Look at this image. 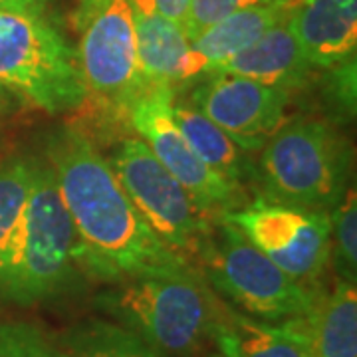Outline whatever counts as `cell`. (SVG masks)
Instances as JSON below:
<instances>
[{
    "label": "cell",
    "mask_w": 357,
    "mask_h": 357,
    "mask_svg": "<svg viewBox=\"0 0 357 357\" xmlns=\"http://www.w3.org/2000/svg\"><path fill=\"white\" fill-rule=\"evenodd\" d=\"M197 255H201L208 282L250 318L262 321L304 318L318 304V294L312 286L282 272L222 218L208 227Z\"/></svg>",
    "instance_id": "cell-6"
},
{
    "label": "cell",
    "mask_w": 357,
    "mask_h": 357,
    "mask_svg": "<svg viewBox=\"0 0 357 357\" xmlns=\"http://www.w3.org/2000/svg\"><path fill=\"white\" fill-rule=\"evenodd\" d=\"M100 304L117 324L171 356H192L206 337H215L222 318L195 268L119 282L115 290L103 294Z\"/></svg>",
    "instance_id": "cell-2"
},
{
    "label": "cell",
    "mask_w": 357,
    "mask_h": 357,
    "mask_svg": "<svg viewBox=\"0 0 357 357\" xmlns=\"http://www.w3.org/2000/svg\"><path fill=\"white\" fill-rule=\"evenodd\" d=\"M46 159L76 232L82 272L123 282L192 268L187 256L163 243L141 217L107 159L84 131L56 129L48 137Z\"/></svg>",
    "instance_id": "cell-1"
},
{
    "label": "cell",
    "mask_w": 357,
    "mask_h": 357,
    "mask_svg": "<svg viewBox=\"0 0 357 357\" xmlns=\"http://www.w3.org/2000/svg\"><path fill=\"white\" fill-rule=\"evenodd\" d=\"M215 357H225V356H222V354H217V356H215Z\"/></svg>",
    "instance_id": "cell-28"
},
{
    "label": "cell",
    "mask_w": 357,
    "mask_h": 357,
    "mask_svg": "<svg viewBox=\"0 0 357 357\" xmlns=\"http://www.w3.org/2000/svg\"><path fill=\"white\" fill-rule=\"evenodd\" d=\"M260 2L264 0H191L187 8V16H185L183 32L187 40L192 42L197 36H201L206 28L225 20L230 14L260 4Z\"/></svg>",
    "instance_id": "cell-23"
},
{
    "label": "cell",
    "mask_w": 357,
    "mask_h": 357,
    "mask_svg": "<svg viewBox=\"0 0 357 357\" xmlns=\"http://www.w3.org/2000/svg\"><path fill=\"white\" fill-rule=\"evenodd\" d=\"M268 260L312 286L332 256V217L258 199L220 215Z\"/></svg>",
    "instance_id": "cell-9"
},
{
    "label": "cell",
    "mask_w": 357,
    "mask_h": 357,
    "mask_svg": "<svg viewBox=\"0 0 357 357\" xmlns=\"http://www.w3.org/2000/svg\"><path fill=\"white\" fill-rule=\"evenodd\" d=\"M173 88H147L129 107L131 126L157 161L191 195L201 213H227L243 201L241 187L229 183L195 155L173 119Z\"/></svg>",
    "instance_id": "cell-10"
},
{
    "label": "cell",
    "mask_w": 357,
    "mask_h": 357,
    "mask_svg": "<svg viewBox=\"0 0 357 357\" xmlns=\"http://www.w3.org/2000/svg\"><path fill=\"white\" fill-rule=\"evenodd\" d=\"M70 357H161L159 351L121 324L86 319L66 335Z\"/></svg>",
    "instance_id": "cell-20"
},
{
    "label": "cell",
    "mask_w": 357,
    "mask_h": 357,
    "mask_svg": "<svg viewBox=\"0 0 357 357\" xmlns=\"http://www.w3.org/2000/svg\"><path fill=\"white\" fill-rule=\"evenodd\" d=\"M294 0H264L230 14L192 40L178 82L208 76L215 68L255 44L266 30L288 18Z\"/></svg>",
    "instance_id": "cell-12"
},
{
    "label": "cell",
    "mask_w": 357,
    "mask_h": 357,
    "mask_svg": "<svg viewBox=\"0 0 357 357\" xmlns=\"http://www.w3.org/2000/svg\"><path fill=\"white\" fill-rule=\"evenodd\" d=\"M131 8L137 60L145 88L177 84L191 46L183 28L157 13L153 0H131Z\"/></svg>",
    "instance_id": "cell-16"
},
{
    "label": "cell",
    "mask_w": 357,
    "mask_h": 357,
    "mask_svg": "<svg viewBox=\"0 0 357 357\" xmlns=\"http://www.w3.org/2000/svg\"><path fill=\"white\" fill-rule=\"evenodd\" d=\"M50 0H0V10L4 13H22L46 16Z\"/></svg>",
    "instance_id": "cell-26"
},
{
    "label": "cell",
    "mask_w": 357,
    "mask_h": 357,
    "mask_svg": "<svg viewBox=\"0 0 357 357\" xmlns=\"http://www.w3.org/2000/svg\"><path fill=\"white\" fill-rule=\"evenodd\" d=\"M314 357H357L356 280L335 284L307 316Z\"/></svg>",
    "instance_id": "cell-18"
},
{
    "label": "cell",
    "mask_w": 357,
    "mask_h": 357,
    "mask_svg": "<svg viewBox=\"0 0 357 357\" xmlns=\"http://www.w3.org/2000/svg\"><path fill=\"white\" fill-rule=\"evenodd\" d=\"M330 82H328V93L330 102L347 117L356 114V58H349L342 64L333 66L328 70Z\"/></svg>",
    "instance_id": "cell-24"
},
{
    "label": "cell",
    "mask_w": 357,
    "mask_h": 357,
    "mask_svg": "<svg viewBox=\"0 0 357 357\" xmlns=\"http://www.w3.org/2000/svg\"><path fill=\"white\" fill-rule=\"evenodd\" d=\"M189 2L191 0H153L157 13L161 14V16H165L169 22L181 26V28L185 24Z\"/></svg>",
    "instance_id": "cell-25"
},
{
    "label": "cell",
    "mask_w": 357,
    "mask_h": 357,
    "mask_svg": "<svg viewBox=\"0 0 357 357\" xmlns=\"http://www.w3.org/2000/svg\"><path fill=\"white\" fill-rule=\"evenodd\" d=\"M0 357H70L40 328L26 321L0 324Z\"/></svg>",
    "instance_id": "cell-22"
},
{
    "label": "cell",
    "mask_w": 357,
    "mask_h": 357,
    "mask_svg": "<svg viewBox=\"0 0 357 357\" xmlns=\"http://www.w3.org/2000/svg\"><path fill=\"white\" fill-rule=\"evenodd\" d=\"M312 70L314 66L306 60L292 28L288 24V18H284L282 22L266 30L255 44H250L225 64L215 68L208 76H243L272 88L290 91L302 88Z\"/></svg>",
    "instance_id": "cell-14"
},
{
    "label": "cell",
    "mask_w": 357,
    "mask_h": 357,
    "mask_svg": "<svg viewBox=\"0 0 357 357\" xmlns=\"http://www.w3.org/2000/svg\"><path fill=\"white\" fill-rule=\"evenodd\" d=\"M77 24L76 56L88 98L129 112L147 89L137 60L131 0H84Z\"/></svg>",
    "instance_id": "cell-7"
},
{
    "label": "cell",
    "mask_w": 357,
    "mask_h": 357,
    "mask_svg": "<svg viewBox=\"0 0 357 357\" xmlns=\"http://www.w3.org/2000/svg\"><path fill=\"white\" fill-rule=\"evenodd\" d=\"M332 255L333 264L344 280H356L357 268V201L356 189L349 187L333 208Z\"/></svg>",
    "instance_id": "cell-21"
},
{
    "label": "cell",
    "mask_w": 357,
    "mask_h": 357,
    "mask_svg": "<svg viewBox=\"0 0 357 357\" xmlns=\"http://www.w3.org/2000/svg\"><path fill=\"white\" fill-rule=\"evenodd\" d=\"M260 151L262 201L332 215L349 189V145L326 121L284 123Z\"/></svg>",
    "instance_id": "cell-3"
},
{
    "label": "cell",
    "mask_w": 357,
    "mask_h": 357,
    "mask_svg": "<svg viewBox=\"0 0 357 357\" xmlns=\"http://www.w3.org/2000/svg\"><path fill=\"white\" fill-rule=\"evenodd\" d=\"M0 86L48 114L76 112L88 100L76 52L36 14L0 10Z\"/></svg>",
    "instance_id": "cell-5"
},
{
    "label": "cell",
    "mask_w": 357,
    "mask_h": 357,
    "mask_svg": "<svg viewBox=\"0 0 357 357\" xmlns=\"http://www.w3.org/2000/svg\"><path fill=\"white\" fill-rule=\"evenodd\" d=\"M36 157H10L0 163V302L13 272L16 243L26 197L32 185Z\"/></svg>",
    "instance_id": "cell-19"
},
{
    "label": "cell",
    "mask_w": 357,
    "mask_h": 357,
    "mask_svg": "<svg viewBox=\"0 0 357 357\" xmlns=\"http://www.w3.org/2000/svg\"><path fill=\"white\" fill-rule=\"evenodd\" d=\"M107 163L155 234L181 255H197L211 225L147 143L141 137L123 139Z\"/></svg>",
    "instance_id": "cell-8"
},
{
    "label": "cell",
    "mask_w": 357,
    "mask_h": 357,
    "mask_svg": "<svg viewBox=\"0 0 357 357\" xmlns=\"http://www.w3.org/2000/svg\"><path fill=\"white\" fill-rule=\"evenodd\" d=\"M290 91L255 79L215 74L192 93V107L222 129L241 149L260 151L284 126Z\"/></svg>",
    "instance_id": "cell-11"
},
{
    "label": "cell",
    "mask_w": 357,
    "mask_h": 357,
    "mask_svg": "<svg viewBox=\"0 0 357 357\" xmlns=\"http://www.w3.org/2000/svg\"><path fill=\"white\" fill-rule=\"evenodd\" d=\"M8 103H10V93H8V89H4L0 86V109H6Z\"/></svg>",
    "instance_id": "cell-27"
},
{
    "label": "cell",
    "mask_w": 357,
    "mask_h": 357,
    "mask_svg": "<svg viewBox=\"0 0 357 357\" xmlns=\"http://www.w3.org/2000/svg\"><path fill=\"white\" fill-rule=\"evenodd\" d=\"M215 342L225 357H314L307 316L262 321L229 312L218 321Z\"/></svg>",
    "instance_id": "cell-15"
},
{
    "label": "cell",
    "mask_w": 357,
    "mask_h": 357,
    "mask_svg": "<svg viewBox=\"0 0 357 357\" xmlns=\"http://www.w3.org/2000/svg\"><path fill=\"white\" fill-rule=\"evenodd\" d=\"M288 24L314 68L330 70L357 48V0H298Z\"/></svg>",
    "instance_id": "cell-13"
},
{
    "label": "cell",
    "mask_w": 357,
    "mask_h": 357,
    "mask_svg": "<svg viewBox=\"0 0 357 357\" xmlns=\"http://www.w3.org/2000/svg\"><path fill=\"white\" fill-rule=\"evenodd\" d=\"M77 241L48 161L36 157L2 302L38 304L64 294L79 274Z\"/></svg>",
    "instance_id": "cell-4"
},
{
    "label": "cell",
    "mask_w": 357,
    "mask_h": 357,
    "mask_svg": "<svg viewBox=\"0 0 357 357\" xmlns=\"http://www.w3.org/2000/svg\"><path fill=\"white\" fill-rule=\"evenodd\" d=\"M173 119L195 155L217 175L241 187L252 171L248 151L241 149L222 129L192 105L173 102Z\"/></svg>",
    "instance_id": "cell-17"
}]
</instances>
